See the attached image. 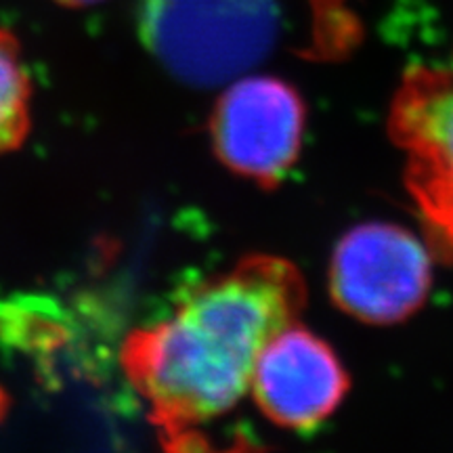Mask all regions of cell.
<instances>
[{"label":"cell","instance_id":"cell-6","mask_svg":"<svg viewBox=\"0 0 453 453\" xmlns=\"http://www.w3.org/2000/svg\"><path fill=\"white\" fill-rule=\"evenodd\" d=\"M250 388L269 420L311 430L336 411L349 390V378L324 340L290 324L258 355Z\"/></svg>","mask_w":453,"mask_h":453},{"label":"cell","instance_id":"cell-7","mask_svg":"<svg viewBox=\"0 0 453 453\" xmlns=\"http://www.w3.org/2000/svg\"><path fill=\"white\" fill-rule=\"evenodd\" d=\"M30 124V81L17 42L0 32V151L13 150Z\"/></svg>","mask_w":453,"mask_h":453},{"label":"cell","instance_id":"cell-2","mask_svg":"<svg viewBox=\"0 0 453 453\" xmlns=\"http://www.w3.org/2000/svg\"><path fill=\"white\" fill-rule=\"evenodd\" d=\"M275 0H141L151 53L187 84L212 87L257 65L277 36Z\"/></svg>","mask_w":453,"mask_h":453},{"label":"cell","instance_id":"cell-4","mask_svg":"<svg viewBox=\"0 0 453 453\" xmlns=\"http://www.w3.org/2000/svg\"><path fill=\"white\" fill-rule=\"evenodd\" d=\"M430 254L410 231L365 223L338 242L330 288L340 309L370 324L410 317L430 288Z\"/></svg>","mask_w":453,"mask_h":453},{"label":"cell","instance_id":"cell-8","mask_svg":"<svg viewBox=\"0 0 453 453\" xmlns=\"http://www.w3.org/2000/svg\"><path fill=\"white\" fill-rule=\"evenodd\" d=\"M57 3L67 4V7H87V4L99 3V0H57Z\"/></svg>","mask_w":453,"mask_h":453},{"label":"cell","instance_id":"cell-5","mask_svg":"<svg viewBox=\"0 0 453 453\" xmlns=\"http://www.w3.org/2000/svg\"><path fill=\"white\" fill-rule=\"evenodd\" d=\"M303 101L290 84L248 76L231 84L212 116V139L226 166L258 183H275L300 151Z\"/></svg>","mask_w":453,"mask_h":453},{"label":"cell","instance_id":"cell-1","mask_svg":"<svg viewBox=\"0 0 453 453\" xmlns=\"http://www.w3.org/2000/svg\"><path fill=\"white\" fill-rule=\"evenodd\" d=\"M288 260L252 257L185 296L162 324L134 334L124 365L168 430L212 420L242 401L267 342L304 307Z\"/></svg>","mask_w":453,"mask_h":453},{"label":"cell","instance_id":"cell-3","mask_svg":"<svg viewBox=\"0 0 453 453\" xmlns=\"http://www.w3.org/2000/svg\"><path fill=\"white\" fill-rule=\"evenodd\" d=\"M388 133L405 154V183L424 223L453 257V65L405 72Z\"/></svg>","mask_w":453,"mask_h":453}]
</instances>
